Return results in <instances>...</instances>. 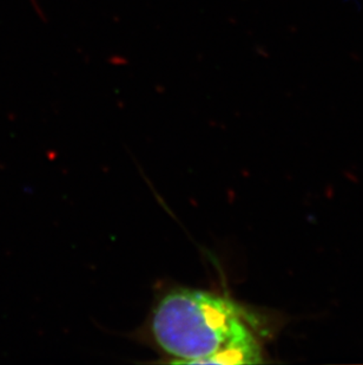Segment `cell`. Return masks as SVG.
<instances>
[{
	"mask_svg": "<svg viewBox=\"0 0 363 365\" xmlns=\"http://www.w3.org/2000/svg\"><path fill=\"white\" fill-rule=\"evenodd\" d=\"M248 314L238 304L202 289H175L158 300L149 322L154 346L176 364L263 362Z\"/></svg>",
	"mask_w": 363,
	"mask_h": 365,
	"instance_id": "1",
	"label": "cell"
}]
</instances>
